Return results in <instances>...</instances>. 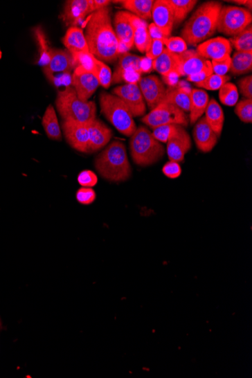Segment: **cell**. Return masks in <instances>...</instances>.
Segmentation results:
<instances>
[{
  "instance_id": "31",
  "label": "cell",
  "mask_w": 252,
  "mask_h": 378,
  "mask_svg": "<svg viewBox=\"0 0 252 378\" xmlns=\"http://www.w3.org/2000/svg\"><path fill=\"white\" fill-rule=\"evenodd\" d=\"M174 16V27L178 26L187 18L189 13L197 4V0H167Z\"/></svg>"
},
{
  "instance_id": "39",
  "label": "cell",
  "mask_w": 252,
  "mask_h": 378,
  "mask_svg": "<svg viewBox=\"0 0 252 378\" xmlns=\"http://www.w3.org/2000/svg\"><path fill=\"white\" fill-rule=\"evenodd\" d=\"M235 114L244 123H252V99L244 98L240 100L235 107Z\"/></svg>"
},
{
  "instance_id": "28",
  "label": "cell",
  "mask_w": 252,
  "mask_h": 378,
  "mask_svg": "<svg viewBox=\"0 0 252 378\" xmlns=\"http://www.w3.org/2000/svg\"><path fill=\"white\" fill-rule=\"evenodd\" d=\"M190 92L186 89L171 86L166 89L164 102L177 107L184 113L190 112Z\"/></svg>"
},
{
  "instance_id": "41",
  "label": "cell",
  "mask_w": 252,
  "mask_h": 378,
  "mask_svg": "<svg viewBox=\"0 0 252 378\" xmlns=\"http://www.w3.org/2000/svg\"><path fill=\"white\" fill-rule=\"evenodd\" d=\"M213 73L220 75H224L231 70V57L228 55L220 58V60H213L211 62Z\"/></svg>"
},
{
  "instance_id": "9",
  "label": "cell",
  "mask_w": 252,
  "mask_h": 378,
  "mask_svg": "<svg viewBox=\"0 0 252 378\" xmlns=\"http://www.w3.org/2000/svg\"><path fill=\"white\" fill-rule=\"evenodd\" d=\"M43 69L50 82L55 87L62 85L74 69L72 55L66 50L51 48V60Z\"/></svg>"
},
{
  "instance_id": "14",
  "label": "cell",
  "mask_w": 252,
  "mask_h": 378,
  "mask_svg": "<svg viewBox=\"0 0 252 378\" xmlns=\"http://www.w3.org/2000/svg\"><path fill=\"white\" fill-rule=\"evenodd\" d=\"M62 129L66 141L71 147L81 153H89L88 124L63 120Z\"/></svg>"
},
{
  "instance_id": "23",
  "label": "cell",
  "mask_w": 252,
  "mask_h": 378,
  "mask_svg": "<svg viewBox=\"0 0 252 378\" xmlns=\"http://www.w3.org/2000/svg\"><path fill=\"white\" fill-rule=\"evenodd\" d=\"M113 27L120 43L131 49L134 46V29L129 19L128 12H117Z\"/></svg>"
},
{
  "instance_id": "21",
  "label": "cell",
  "mask_w": 252,
  "mask_h": 378,
  "mask_svg": "<svg viewBox=\"0 0 252 378\" xmlns=\"http://www.w3.org/2000/svg\"><path fill=\"white\" fill-rule=\"evenodd\" d=\"M192 136L197 148L201 152H211L217 144L218 137L206 121L205 117H201L195 123Z\"/></svg>"
},
{
  "instance_id": "24",
  "label": "cell",
  "mask_w": 252,
  "mask_h": 378,
  "mask_svg": "<svg viewBox=\"0 0 252 378\" xmlns=\"http://www.w3.org/2000/svg\"><path fill=\"white\" fill-rule=\"evenodd\" d=\"M62 43L71 54L89 53L87 41L83 30L79 27H71L62 38Z\"/></svg>"
},
{
  "instance_id": "19",
  "label": "cell",
  "mask_w": 252,
  "mask_h": 378,
  "mask_svg": "<svg viewBox=\"0 0 252 378\" xmlns=\"http://www.w3.org/2000/svg\"><path fill=\"white\" fill-rule=\"evenodd\" d=\"M196 51L206 60L213 61L231 55L233 48L229 39L218 37L209 39L200 44Z\"/></svg>"
},
{
  "instance_id": "7",
  "label": "cell",
  "mask_w": 252,
  "mask_h": 378,
  "mask_svg": "<svg viewBox=\"0 0 252 378\" xmlns=\"http://www.w3.org/2000/svg\"><path fill=\"white\" fill-rule=\"evenodd\" d=\"M251 21V12L246 8L222 6L218 15L216 30L233 37L249 27Z\"/></svg>"
},
{
  "instance_id": "5",
  "label": "cell",
  "mask_w": 252,
  "mask_h": 378,
  "mask_svg": "<svg viewBox=\"0 0 252 378\" xmlns=\"http://www.w3.org/2000/svg\"><path fill=\"white\" fill-rule=\"evenodd\" d=\"M129 147L134 163L142 167L156 163L165 153L161 143L145 126H140L134 132L131 136Z\"/></svg>"
},
{
  "instance_id": "2",
  "label": "cell",
  "mask_w": 252,
  "mask_h": 378,
  "mask_svg": "<svg viewBox=\"0 0 252 378\" xmlns=\"http://www.w3.org/2000/svg\"><path fill=\"white\" fill-rule=\"evenodd\" d=\"M222 6L220 2L208 1L197 8L181 30V38L188 45L197 46L215 35Z\"/></svg>"
},
{
  "instance_id": "8",
  "label": "cell",
  "mask_w": 252,
  "mask_h": 378,
  "mask_svg": "<svg viewBox=\"0 0 252 378\" xmlns=\"http://www.w3.org/2000/svg\"><path fill=\"white\" fill-rule=\"evenodd\" d=\"M141 121L151 129L164 125H180L186 128L189 124V117L177 107L163 102L142 117Z\"/></svg>"
},
{
  "instance_id": "18",
  "label": "cell",
  "mask_w": 252,
  "mask_h": 378,
  "mask_svg": "<svg viewBox=\"0 0 252 378\" xmlns=\"http://www.w3.org/2000/svg\"><path fill=\"white\" fill-rule=\"evenodd\" d=\"M154 24L164 37H170L174 28V16L167 0H156L152 8Z\"/></svg>"
},
{
  "instance_id": "43",
  "label": "cell",
  "mask_w": 252,
  "mask_h": 378,
  "mask_svg": "<svg viewBox=\"0 0 252 378\" xmlns=\"http://www.w3.org/2000/svg\"><path fill=\"white\" fill-rule=\"evenodd\" d=\"M78 181L82 188H92L96 186L98 179L95 172L84 170L78 175Z\"/></svg>"
},
{
  "instance_id": "47",
  "label": "cell",
  "mask_w": 252,
  "mask_h": 378,
  "mask_svg": "<svg viewBox=\"0 0 252 378\" xmlns=\"http://www.w3.org/2000/svg\"><path fill=\"white\" fill-rule=\"evenodd\" d=\"M240 93L247 99H252V75L243 78L238 82Z\"/></svg>"
},
{
  "instance_id": "29",
  "label": "cell",
  "mask_w": 252,
  "mask_h": 378,
  "mask_svg": "<svg viewBox=\"0 0 252 378\" xmlns=\"http://www.w3.org/2000/svg\"><path fill=\"white\" fill-rule=\"evenodd\" d=\"M126 10L145 21L152 19L154 0H122L119 1Z\"/></svg>"
},
{
  "instance_id": "1",
  "label": "cell",
  "mask_w": 252,
  "mask_h": 378,
  "mask_svg": "<svg viewBox=\"0 0 252 378\" xmlns=\"http://www.w3.org/2000/svg\"><path fill=\"white\" fill-rule=\"evenodd\" d=\"M85 37L89 53L97 60L107 63L118 60L119 41L114 30L110 8H105L89 15Z\"/></svg>"
},
{
  "instance_id": "42",
  "label": "cell",
  "mask_w": 252,
  "mask_h": 378,
  "mask_svg": "<svg viewBox=\"0 0 252 378\" xmlns=\"http://www.w3.org/2000/svg\"><path fill=\"white\" fill-rule=\"evenodd\" d=\"M162 38L152 39L148 51L146 53V57L148 60L151 61L154 60L155 58L161 55L164 51L165 46Z\"/></svg>"
},
{
  "instance_id": "50",
  "label": "cell",
  "mask_w": 252,
  "mask_h": 378,
  "mask_svg": "<svg viewBox=\"0 0 252 378\" xmlns=\"http://www.w3.org/2000/svg\"><path fill=\"white\" fill-rule=\"evenodd\" d=\"M231 2L245 6L246 3H247V0H242V1H239V0H236V1H231Z\"/></svg>"
},
{
  "instance_id": "49",
  "label": "cell",
  "mask_w": 252,
  "mask_h": 378,
  "mask_svg": "<svg viewBox=\"0 0 252 378\" xmlns=\"http://www.w3.org/2000/svg\"><path fill=\"white\" fill-rule=\"evenodd\" d=\"M111 3L112 1H110V0H93L92 7H93V11L96 12L107 8Z\"/></svg>"
},
{
  "instance_id": "52",
  "label": "cell",
  "mask_w": 252,
  "mask_h": 378,
  "mask_svg": "<svg viewBox=\"0 0 252 378\" xmlns=\"http://www.w3.org/2000/svg\"><path fill=\"white\" fill-rule=\"evenodd\" d=\"M1 327H2V323H1V321H0V330H1Z\"/></svg>"
},
{
  "instance_id": "30",
  "label": "cell",
  "mask_w": 252,
  "mask_h": 378,
  "mask_svg": "<svg viewBox=\"0 0 252 378\" xmlns=\"http://www.w3.org/2000/svg\"><path fill=\"white\" fill-rule=\"evenodd\" d=\"M42 124H43L44 129L50 139L62 141V134L61 127L53 105H50L47 107L43 116V120H42Z\"/></svg>"
},
{
  "instance_id": "45",
  "label": "cell",
  "mask_w": 252,
  "mask_h": 378,
  "mask_svg": "<svg viewBox=\"0 0 252 378\" xmlns=\"http://www.w3.org/2000/svg\"><path fill=\"white\" fill-rule=\"evenodd\" d=\"M163 172L166 177L175 179L180 177L182 170L179 163L170 161L163 166Z\"/></svg>"
},
{
  "instance_id": "40",
  "label": "cell",
  "mask_w": 252,
  "mask_h": 378,
  "mask_svg": "<svg viewBox=\"0 0 252 378\" xmlns=\"http://www.w3.org/2000/svg\"><path fill=\"white\" fill-rule=\"evenodd\" d=\"M165 48L172 53L179 55L188 50V44L181 37H170L162 38Z\"/></svg>"
},
{
  "instance_id": "26",
  "label": "cell",
  "mask_w": 252,
  "mask_h": 378,
  "mask_svg": "<svg viewBox=\"0 0 252 378\" xmlns=\"http://www.w3.org/2000/svg\"><path fill=\"white\" fill-rule=\"evenodd\" d=\"M178 67L177 55L172 53L165 48L163 53L152 61V69L166 78L172 74L178 75Z\"/></svg>"
},
{
  "instance_id": "48",
  "label": "cell",
  "mask_w": 252,
  "mask_h": 378,
  "mask_svg": "<svg viewBox=\"0 0 252 378\" xmlns=\"http://www.w3.org/2000/svg\"><path fill=\"white\" fill-rule=\"evenodd\" d=\"M212 74H213V66H210L197 74L189 75L188 80L195 83L200 82Z\"/></svg>"
},
{
  "instance_id": "12",
  "label": "cell",
  "mask_w": 252,
  "mask_h": 378,
  "mask_svg": "<svg viewBox=\"0 0 252 378\" xmlns=\"http://www.w3.org/2000/svg\"><path fill=\"white\" fill-rule=\"evenodd\" d=\"M167 144V154L170 161L177 163L183 161L184 156L192 147L190 134L180 125H174Z\"/></svg>"
},
{
  "instance_id": "17",
  "label": "cell",
  "mask_w": 252,
  "mask_h": 378,
  "mask_svg": "<svg viewBox=\"0 0 252 378\" xmlns=\"http://www.w3.org/2000/svg\"><path fill=\"white\" fill-rule=\"evenodd\" d=\"M179 67L177 75L180 77L197 74L212 66L211 61L206 60L197 53L196 50H186L181 54L177 55Z\"/></svg>"
},
{
  "instance_id": "4",
  "label": "cell",
  "mask_w": 252,
  "mask_h": 378,
  "mask_svg": "<svg viewBox=\"0 0 252 378\" xmlns=\"http://www.w3.org/2000/svg\"><path fill=\"white\" fill-rule=\"evenodd\" d=\"M55 105L64 121L89 124L97 118L96 105L93 102H83L74 89L69 86L58 91Z\"/></svg>"
},
{
  "instance_id": "34",
  "label": "cell",
  "mask_w": 252,
  "mask_h": 378,
  "mask_svg": "<svg viewBox=\"0 0 252 378\" xmlns=\"http://www.w3.org/2000/svg\"><path fill=\"white\" fill-rule=\"evenodd\" d=\"M230 43L237 52L252 53V27L250 25L237 36L230 39Z\"/></svg>"
},
{
  "instance_id": "10",
  "label": "cell",
  "mask_w": 252,
  "mask_h": 378,
  "mask_svg": "<svg viewBox=\"0 0 252 378\" xmlns=\"http://www.w3.org/2000/svg\"><path fill=\"white\" fill-rule=\"evenodd\" d=\"M141 60L142 57L129 53L120 55L118 63H117L116 70L112 75V83L138 82L142 74Z\"/></svg>"
},
{
  "instance_id": "6",
  "label": "cell",
  "mask_w": 252,
  "mask_h": 378,
  "mask_svg": "<svg viewBox=\"0 0 252 378\" xmlns=\"http://www.w3.org/2000/svg\"><path fill=\"white\" fill-rule=\"evenodd\" d=\"M100 111L117 131L125 136L131 137L137 129L136 122L123 100L107 92H102L99 97Z\"/></svg>"
},
{
  "instance_id": "44",
  "label": "cell",
  "mask_w": 252,
  "mask_h": 378,
  "mask_svg": "<svg viewBox=\"0 0 252 378\" xmlns=\"http://www.w3.org/2000/svg\"><path fill=\"white\" fill-rule=\"evenodd\" d=\"M96 192L91 188H82L77 192V199L80 204L90 205L94 203Z\"/></svg>"
},
{
  "instance_id": "36",
  "label": "cell",
  "mask_w": 252,
  "mask_h": 378,
  "mask_svg": "<svg viewBox=\"0 0 252 378\" xmlns=\"http://www.w3.org/2000/svg\"><path fill=\"white\" fill-rule=\"evenodd\" d=\"M94 74L97 78L100 86L108 89L112 84V71L110 67L105 62L96 60Z\"/></svg>"
},
{
  "instance_id": "33",
  "label": "cell",
  "mask_w": 252,
  "mask_h": 378,
  "mask_svg": "<svg viewBox=\"0 0 252 378\" xmlns=\"http://www.w3.org/2000/svg\"><path fill=\"white\" fill-rule=\"evenodd\" d=\"M231 73L243 75L252 71V53L237 52L231 57Z\"/></svg>"
},
{
  "instance_id": "37",
  "label": "cell",
  "mask_w": 252,
  "mask_h": 378,
  "mask_svg": "<svg viewBox=\"0 0 252 378\" xmlns=\"http://www.w3.org/2000/svg\"><path fill=\"white\" fill-rule=\"evenodd\" d=\"M230 80L231 78L228 75H220L213 73L204 81L195 83V86L210 91L219 90Z\"/></svg>"
},
{
  "instance_id": "15",
  "label": "cell",
  "mask_w": 252,
  "mask_h": 378,
  "mask_svg": "<svg viewBox=\"0 0 252 378\" xmlns=\"http://www.w3.org/2000/svg\"><path fill=\"white\" fill-rule=\"evenodd\" d=\"M146 105L152 111L157 105L162 103L165 98L166 88L163 82L156 75H150L141 78L138 82Z\"/></svg>"
},
{
  "instance_id": "11",
  "label": "cell",
  "mask_w": 252,
  "mask_h": 378,
  "mask_svg": "<svg viewBox=\"0 0 252 378\" xmlns=\"http://www.w3.org/2000/svg\"><path fill=\"white\" fill-rule=\"evenodd\" d=\"M113 95L120 98L127 106L133 117L144 116L147 107L138 82L126 83L113 90Z\"/></svg>"
},
{
  "instance_id": "51",
  "label": "cell",
  "mask_w": 252,
  "mask_h": 378,
  "mask_svg": "<svg viewBox=\"0 0 252 378\" xmlns=\"http://www.w3.org/2000/svg\"><path fill=\"white\" fill-rule=\"evenodd\" d=\"M251 5H252V2L251 1V0H249V1H247V3L245 5L248 8L247 10H249L250 12L251 11Z\"/></svg>"
},
{
  "instance_id": "46",
  "label": "cell",
  "mask_w": 252,
  "mask_h": 378,
  "mask_svg": "<svg viewBox=\"0 0 252 378\" xmlns=\"http://www.w3.org/2000/svg\"><path fill=\"white\" fill-rule=\"evenodd\" d=\"M174 125H164L153 129V136L159 142L167 143Z\"/></svg>"
},
{
  "instance_id": "38",
  "label": "cell",
  "mask_w": 252,
  "mask_h": 378,
  "mask_svg": "<svg viewBox=\"0 0 252 378\" xmlns=\"http://www.w3.org/2000/svg\"><path fill=\"white\" fill-rule=\"evenodd\" d=\"M71 55L74 69L77 66H82L84 69L94 74L95 62L96 60L94 55H92L90 53H80Z\"/></svg>"
},
{
  "instance_id": "13",
  "label": "cell",
  "mask_w": 252,
  "mask_h": 378,
  "mask_svg": "<svg viewBox=\"0 0 252 378\" xmlns=\"http://www.w3.org/2000/svg\"><path fill=\"white\" fill-rule=\"evenodd\" d=\"M71 85L78 98L83 102H88L89 99L95 94L100 84L93 73L84 69L82 66H77L73 72Z\"/></svg>"
},
{
  "instance_id": "16",
  "label": "cell",
  "mask_w": 252,
  "mask_h": 378,
  "mask_svg": "<svg viewBox=\"0 0 252 378\" xmlns=\"http://www.w3.org/2000/svg\"><path fill=\"white\" fill-rule=\"evenodd\" d=\"M93 0H69L65 3L60 19L66 26L78 27L87 15L93 13Z\"/></svg>"
},
{
  "instance_id": "25",
  "label": "cell",
  "mask_w": 252,
  "mask_h": 378,
  "mask_svg": "<svg viewBox=\"0 0 252 378\" xmlns=\"http://www.w3.org/2000/svg\"><path fill=\"white\" fill-rule=\"evenodd\" d=\"M190 99L189 120L191 125H195L205 113L209 102V97L206 91L192 89L190 92Z\"/></svg>"
},
{
  "instance_id": "27",
  "label": "cell",
  "mask_w": 252,
  "mask_h": 378,
  "mask_svg": "<svg viewBox=\"0 0 252 378\" xmlns=\"http://www.w3.org/2000/svg\"><path fill=\"white\" fill-rule=\"evenodd\" d=\"M205 113L206 121L217 134V136L219 138L224 124V114L222 107L215 98H212L209 100Z\"/></svg>"
},
{
  "instance_id": "20",
  "label": "cell",
  "mask_w": 252,
  "mask_h": 378,
  "mask_svg": "<svg viewBox=\"0 0 252 378\" xmlns=\"http://www.w3.org/2000/svg\"><path fill=\"white\" fill-rule=\"evenodd\" d=\"M89 136V153H95L103 149L111 141L112 130L102 121L95 119L88 124Z\"/></svg>"
},
{
  "instance_id": "35",
  "label": "cell",
  "mask_w": 252,
  "mask_h": 378,
  "mask_svg": "<svg viewBox=\"0 0 252 378\" xmlns=\"http://www.w3.org/2000/svg\"><path fill=\"white\" fill-rule=\"evenodd\" d=\"M219 99L222 104L228 107L236 105L239 100V91L232 82H226L219 89Z\"/></svg>"
},
{
  "instance_id": "32",
  "label": "cell",
  "mask_w": 252,
  "mask_h": 378,
  "mask_svg": "<svg viewBox=\"0 0 252 378\" xmlns=\"http://www.w3.org/2000/svg\"><path fill=\"white\" fill-rule=\"evenodd\" d=\"M33 35L38 46V64L44 67L46 66L51 60V48H49L45 32L41 27L33 29Z\"/></svg>"
},
{
  "instance_id": "22",
  "label": "cell",
  "mask_w": 252,
  "mask_h": 378,
  "mask_svg": "<svg viewBox=\"0 0 252 378\" xmlns=\"http://www.w3.org/2000/svg\"><path fill=\"white\" fill-rule=\"evenodd\" d=\"M128 17L134 29V46L141 53L148 51L152 38H151L146 21L128 12Z\"/></svg>"
},
{
  "instance_id": "3",
  "label": "cell",
  "mask_w": 252,
  "mask_h": 378,
  "mask_svg": "<svg viewBox=\"0 0 252 378\" xmlns=\"http://www.w3.org/2000/svg\"><path fill=\"white\" fill-rule=\"evenodd\" d=\"M97 172L102 177L112 182L127 181L132 176V167L123 142L115 141L100 152L96 159Z\"/></svg>"
}]
</instances>
